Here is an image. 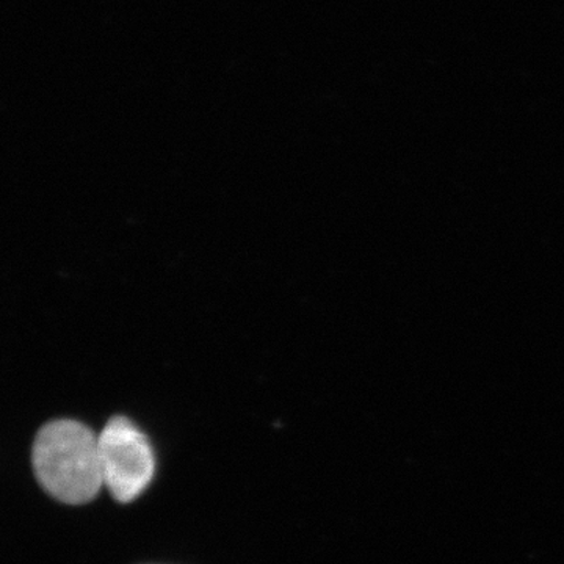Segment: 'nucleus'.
Here are the masks:
<instances>
[{
	"label": "nucleus",
	"mask_w": 564,
	"mask_h": 564,
	"mask_svg": "<svg viewBox=\"0 0 564 564\" xmlns=\"http://www.w3.org/2000/svg\"><path fill=\"white\" fill-rule=\"evenodd\" d=\"M32 466L44 491L58 502H91L104 488L98 436L84 423L61 419L36 434Z\"/></svg>",
	"instance_id": "1"
},
{
	"label": "nucleus",
	"mask_w": 564,
	"mask_h": 564,
	"mask_svg": "<svg viewBox=\"0 0 564 564\" xmlns=\"http://www.w3.org/2000/svg\"><path fill=\"white\" fill-rule=\"evenodd\" d=\"M104 488L117 502L129 503L150 486L155 456L150 441L124 415H115L98 436Z\"/></svg>",
	"instance_id": "2"
}]
</instances>
